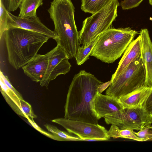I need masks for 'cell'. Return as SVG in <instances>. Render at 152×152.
<instances>
[{
	"label": "cell",
	"instance_id": "obj_1",
	"mask_svg": "<svg viewBox=\"0 0 152 152\" xmlns=\"http://www.w3.org/2000/svg\"><path fill=\"white\" fill-rule=\"evenodd\" d=\"M103 83L94 75L85 70L76 74L67 95L64 118L98 124V120L93 109V102L99 88Z\"/></svg>",
	"mask_w": 152,
	"mask_h": 152
},
{
	"label": "cell",
	"instance_id": "obj_2",
	"mask_svg": "<svg viewBox=\"0 0 152 152\" xmlns=\"http://www.w3.org/2000/svg\"><path fill=\"white\" fill-rule=\"evenodd\" d=\"M3 35L9 62L16 70L32 59L50 39L41 34L12 27H8Z\"/></svg>",
	"mask_w": 152,
	"mask_h": 152
},
{
	"label": "cell",
	"instance_id": "obj_3",
	"mask_svg": "<svg viewBox=\"0 0 152 152\" xmlns=\"http://www.w3.org/2000/svg\"><path fill=\"white\" fill-rule=\"evenodd\" d=\"M75 9L71 0H53L48 10L58 36L57 45L64 50L69 59L75 57L80 47Z\"/></svg>",
	"mask_w": 152,
	"mask_h": 152
},
{
	"label": "cell",
	"instance_id": "obj_4",
	"mask_svg": "<svg viewBox=\"0 0 152 152\" xmlns=\"http://www.w3.org/2000/svg\"><path fill=\"white\" fill-rule=\"evenodd\" d=\"M138 32L130 27L109 28L101 33L90 56L112 63L119 58Z\"/></svg>",
	"mask_w": 152,
	"mask_h": 152
},
{
	"label": "cell",
	"instance_id": "obj_5",
	"mask_svg": "<svg viewBox=\"0 0 152 152\" xmlns=\"http://www.w3.org/2000/svg\"><path fill=\"white\" fill-rule=\"evenodd\" d=\"M120 4L118 0H112L99 11L86 18L79 32V41L82 47L88 46L98 36L110 28L117 16Z\"/></svg>",
	"mask_w": 152,
	"mask_h": 152
},
{
	"label": "cell",
	"instance_id": "obj_6",
	"mask_svg": "<svg viewBox=\"0 0 152 152\" xmlns=\"http://www.w3.org/2000/svg\"><path fill=\"white\" fill-rule=\"evenodd\" d=\"M145 72L141 57L132 61L106 91V95L118 99L145 86Z\"/></svg>",
	"mask_w": 152,
	"mask_h": 152
},
{
	"label": "cell",
	"instance_id": "obj_7",
	"mask_svg": "<svg viewBox=\"0 0 152 152\" xmlns=\"http://www.w3.org/2000/svg\"><path fill=\"white\" fill-rule=\"evenodd\" d=\"M104 118L107 124L115 125L121 129L140 130L152 124L151 117L144 107L124 108Z\"/></svg>",
	"mask_w": 152,
	"mask_h": 152
},
{
	"label": "cell",
	"instance_id": "obj_8",
	"mask_svg": "<svg viewBox=\"0 0 152 152\" xmlns=\"http://www.w3.org/2000/svg\"><path fill=\"white\" fill-rule=\"evenodd\" d=\"M63 127L69 133L74 134L85 140H104L110 138L108 131L99 124L73 120L64 118L52 121Z\"/></svg>",
	"mask_w": 152,
	"mask_h": 152
},
{
	"label": "cell",
	"instance_id": "obj_9",
	"mask_svg": "<svg viewBox=\"0 0 152 152\" xmlns=\"http://www.w3.org/2000/svg\"><path fill=\"white\" fill-rule=\"evenodd\" d=\"M45 73L40 85L47 88L50 82L61 75H65L70 70L71 65L64 50L58 45L51 50Z\"/></svg>",
	"mask_w": 152,
	"mask_h": 152
},
{
	"label": "cell",
	"instance_id": "obj_10",
	"mask_svg": "<svg viewBox=\"0 0 152 152\" xmlns=\"http://www.w3.org/2000/svg\"><path fill=\"white\" fill-rule=\"evenodd\" d=\"M8 15L7 27L19 28L37 32L45 35L56 41L58 38L56 33L45 25L37 15L21 18L13 15L9 12Z\"/></svg>",
	"mask_w": 152,
	"mask_h": 152
},
{
	"label": "cell",
	"instance_id": "obj_11",
	"mask_svg": "<svg viewBox=\"0 0 152 152\" xmlns=\"http://www.w3.org/2000/svg\"><path fill=\"white\" fill-rule=\"evenodd\" d=\"M93 109L99 120L106 115L119 111L123 107L118 99L98 91L93 102Z\"/></svg>",
	"mask_w": 152,
	"mask_h": 152
},
{
	"label": "cell",
	"instance_id": "obj_12",
	"mask_svg": "<svg viewBox=\"0 0 152 152\" xmlns=\"http://www.w3.org/2000/svg\"><path fill=\"white\" fill-rule=\"evenodd\" d=\"M141 58L145 72V86L152 87V42L148 30L141 29Z\"/></svg>",
	"mask_w": 152,
	"mask_h": 152
},
{
	"label": "cell",
	"instance_id": "obj_13",
	"mask_svg": "<svg viewBox=\"0 0 152 152\" xmlns=\"http://www.w3.org/2000/svg\"><path fill=\"white\" fill-rule=\"evenodd\" d=\"M51 50L45 54H37L22 67L24 74L32 80L40 82L46 71Z\"/></svg>",
	"mask_w": 152,
	"mask_h": 152
},
{
	"label": "cell",
	"instance_id": "obj_14",
	"mask_svg": "<svg viewBox=\"0 0 152 152\" xmlns=\"http://www.w3.org/2000/svg\"><path fill=\"white\" fill-rule=\"evenodd\" d=\"M141 42L140 35L133 40L128 45L119 62L115 73L112 75L111 81L115 80L134 60L141 56Z\"/></svg>",
	"mask_w": 152,
	"mask_h": 152
},
{
	"label": "cell",
	"instance_id": "obj_15",
	"mask_svg": "<svg viewBox=\"0 0 152 152\" xmlns=\"http://www.w3.org/2000/svg\"><path fill=\"white\" fill-rule=\"evenodd\" d=\"M152 91V87L144 86L120 96L118 99L124 108L145 107Z\"/></svg>",
	"mask_w": 152,
	"mask_h": 152
},
{
	"label": "cell",
	"instance_id": "obj_16",
	"mask_svg": "<svg viewBox=\"0 0 152 152\" xmlns=\"http://www.w3.org/2000/svg\"><path fill=\"white\" fill-rule=\"evenodd\" d=\"M0 91L5 99L17 114L26 118L21 108L20 99L12 89L8 87L0 79Z\"/></svg>",
	"mask_w": 152,
	"mask_h": 152
},
{
	"label": "cell",
	"instance_id": "obj_17",
	"mask_svg": "<svg viewBox=\"0 0 152 152\" xmlns=\"http://www.w3.org/2000/svg\"><path fill=\"white\" fill-rule=\"evenodd\" d=\"M43 0H22L19 7L20 12L18 16L21 18L37 16L38 8L43 4Z\"/></svg>",
	"mask_w": 152,
	"mask_h": 152
},
{
	"label": "cell",
	"instance_id": "obj_18",
	"mask_svg": "<svg viewBox=\"0 0 152 152\" xmlns=\"http://www.w3.org/2000/svg\"><path fill=\"white\" fill-rule=\"evenodd\" d=\"M110 138H122L134 140L139 142H143L142 140L137 136L133 130L131 129H121L115 125L112 124L107 132Z\"/></svg>",
	"mask_w": 152,
	"mask_h": 152
},
{
	"label": "cell",
	"instance_id": "obj_19",
	"mask_svg": "<svg viewBox=\"0 0 152 152\" xmlns=\"http://www.w3.org/2000/svg\"><path fill=\"white\" fill-rule=\"evenodd\" d=\"M112 0H81V9L86 13L94 14L105 7Z\"/></svg>",
	"mask_w": 152,
	"mask_h": 152
},
{
	"label": "cell",
	"instance_id": "obj_20",
	"mask_svg": "<svg viewBox=\"0 0 152 152\" xmlns=\"http://www.w3.org/2000/svg\"><path fill=\"white\" fill-rule=\"evenodd\" d=\"M45 126L48 130L53 134L54 140L61 141H84L77 136H73L66 132L60 130L53 125L46 124Z\"/></svg>",
	"mask_w": 152,
	"mask_h": 152
},
{
	"label": "cell",
	"instance_id": "obj_21",
	"mask_svg": "<svg viewBox=\"0 0 152 152\" xmlns=\"http://www.w3.org/2000/svg\"><path fill=\"white\" fill-rule=\"evenodd\" d=\"M99 36V35L87 46H80L75 57L77 65H81L89 58L91 51L97 42Z\"/></svg>",
	"mask_w": 152,
	"mask_h": 152
},
{
	"label": "cell",
	"instance_id": "obj_22",
	"mask_svg": "<svg viewBox=\"0 0 152 152\" xmlns=\"http://www.w3.org/2000/svg\"><path fill=\"white\" fill-rule=\"evenodd\" d=\"M0 38L1 39L4 32L7 27L8 11L6 8L2 0H0Z\"/></svg>",
	"mask_w": 152,
	"mask_h": 152
},
{
	"label": "cell",
	"instance_id": "obj_23",
	"mask_svg": "<svg viewBox=\"0 0 152 152\" xmlns=\"http://www.w3.org/2000/svg\"><path fill=\"white\" fill-rule=\"evenodd\" d=\"M136 135L143 140V141L152 140V125L146 126L137 132Z\"/></svg>",
	"mask_w": 152,
	"mask_h": 152
},
{
	"label": "cell",
	"instance_id": "obj_24",
	"mask_svg": "<svg viewBox=\"0 0 152 152\" xmlns=\"http://www.w3.org/2000/svg\"><path fill=\"white\" fill-rule=\"evenodd\" d=\"M22 109L26 116V118H30L33 120L36 118L37 116L35 114L31 105L23 99H20Z\"/></svg>",
	"mask_w": 152,
	"mask_h": 152
},
{
	"label": "cell",
	"instance_id": "obj_25",
	"mask_svg": "<svg viewBox=\"0 0 152 152\" xmlns=\"http://www.w3.org/2000/svg\"><path fill=\"white\" fill-rule=\"evenodd\" d=\"M143 0H124L120 5L123 10H128L138 6Z\"/></svg>",
	"mask_w": 152,
	"mask_h": 152
},
{
	"label": "cell",
	"instance_id": "obj_26",
	"mask_svg": "<svg viewBox=\"0 0 152 152\" xmlns=\"http://www.w3.org/2000/svg\"><path fill=\"white\" fill-rule=\"evenodd\" d=\"M0 73V79L3 81L7 86L14 91L20 99H23L21 94L12 86L8 77L4 75L1 71Z\"/></svg>",
	"mask_w": 152,
	"mask_h": 152
},
{
	"label": "cell",
	"instance_id": "obj_27",
	"mask_svg": "<svg viewBox=\"0 0 152 152\" xmlns=\"http://www.w3.org/2000/svg\"><path fill=\"white\" fill-rule=\"evenodd\" d=\"M30 118L27 119L28 122L30 123L32 126L37 131L40 132L43 134L47 136V137L51 138L53 140L54 139V137L52 134L48 132L43 130L42 128L38 126L37 124L34 121V120L31 119Z\"/></svg>",
	"mask_w": 152,
	"mask_h": 152
},
{
	"label": "cell",
	"instance_id": "obj_28",
	"mask_svg": "<svg viewBox=\"0 0 152 152\" xmlns=\"http://www.w3.org/2000/svg\"><path fill=\"white\" fill-rule=\"evenodd\" d=\"M22 0H9L8 6L9 12H13L19 7Z\"/></svg>",
	"mask_w": 152,
	"mask_h": 152
},
{
	"label": "cell",
	"instance_id": "obj_29",
	"mask_svg": "<svg viewBox=\"0 0 152 152\" xmlns=\"http://www.w3.org/2000/svg\"><path fill=\"white\" fill-rule=\"evenodd\" d=\"M145 107L149 115L152 116V91L146 100Z\"/></svg>",
	"mask_w": 152,
	"mask_h": 152
},
{
	"label": "cell",
	"instance_id": "obj_30",
	"mask_svg": "<svg viewBox=\"0 0 152 152\" xmlns=\"http://www.w3.org/2000/svg\"><path fill=\"white\" fill-rule=\"evenodd\" d=\"M111 83V81L110 80L106 83H103L98 88V91L99 92L101 93L108 86H109Z\"/></svg>",
	"mask_w": 152,
	"mask_h": 152
},
{
	"label": "cell",
	"instance_id": "obj_31",
	"mask_svg": "<svg viewBox=\"0 0 152 152\" xmlns=\"http://www.w3.org/2000/svg\"><path fill=\"white\" fill-rule=\"evenodd\" d=\"M149 3L152 6V0H149Z\"/></svg>",
	"mask_w": 152,
	"mask_h": 152
},
{
	"label": "cell",
	"instance_id": "obj_32",
	"mask_svg": "<svg viewBox=\"0 0 152 152\" xmlns=\"http://www.w3.org/2000/svg\"><path fill=\"white\" fill-rule=\"evenodd\" d=\"M151 124H152V116H151Z\"/></svg>",
	"mask_w": 152,
	"mask_h": 152
}]
</instances>
